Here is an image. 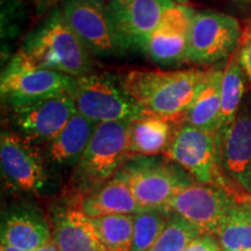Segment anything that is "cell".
<instances>
[{"label":"cell","mask_w":251,"mask_h":251,"mask_svg":"<svg viewBox=\"0 0 251 251\" xmlns=\"http://www.w3.org/2000/svg\"><path fill=\"white\" fill-rule=\"evenodd\" d=\"M106 1H107V2H108V1H112V0H106Z\"/></svg>","instance_id":"obj_33"},{"label":"cell","mask_w":251,"mask_h":251,"mask_svg":"<svg viewBox=\"0 0 251 251\" xmlns=\"http://www.w3.org/2000/svg\"><path fill=\"white\" fill-rule=\"evenodd\" d=\"M51 240L48 222L36 209L20 207L6 214L1 227V244L23 251H35Z\"/></svg>","instance_id":"obj_17"},{"label":"cell","mask_w":251,"mask_h":251,"mask_svg":"<svg viewBox=\"0 0 251 251\" xmlns=\"http://www.w3.org/2000/svg\"><path fill=\"white\" fill-rule=\"evenodd\" d=\"M0 164L8 187L21 192H39L46 186L43 162L30 142L19 134L2 130L0 136Z\"/></svg>","instance_id":"obj_14"},{"label":"cell","mask_w":251,"mask_h":251,"mask_svg":"<svg viewBox=\"0 0 251 251\" xmlns=\"http://www.w3.org/2000/svg\"><path fill=\"white\" fill-rule=\"evenodd\" d=\"M19 52L36 67L75 78L90 75L93 68L91 51L67 24L59 7L26 37Z\"/></svg>","instance_id":"obj_2"},{"label":"cell","mask_w":251,"mask_h":251,"mask_svg":"<svg viewBox=\"0 0 251 251\" xmlns=\"http://www.w3.org/2000/svg\"><path fill=\"white\" fill-rule=\"evenodd\" d=\"M35 251H59L58 247L56 246V243L54 242V241H50V242H48L47 244H45L43 247L39 248V249L35 250Z\"/></svg>","instance_id":"obj_29"},{"label":"cell","mask_w":251,"mask_h":251,"mask_svg":"<svg viewBox=\"0 0 251 251\" xmlns=\"http://www.w3.org/2000/svg\"><path fill=\"white\" fill-rule=\"evenodd\" d=\"M131 120L101 122L96 126L72 175V183L81 196L111 179L126 164L129 157L128 139Z\"/></svg>","instance_id":"obj_3"},{"label":"cell","mask_w":251,"mask_h":251,"mask_svg":"<svg viewBox=\"0 0 251 251\" xmlns=\"http://www.w3.org/2000/svg\"><path fill=\"white\" fill-rule=\"evenodd\" d=\"M183 251H222L214 235L202 234L185 248Z\"/></svg>","instance_id":"obj_28"},{"label":"cell","mask_w":251,"mask_h":251,"mask_svg":"<svg viewBox=\"0 0 251 251\" xmlns=\"http://www.w3.org/2000/svg\"><path fill=\"white\" fill-rule=\"evenodd\" d=\"M172 1L179 5H190V0H172Z\"/></svg>","instance_id":"obj_32"},{"label":"cell","mask_w":251,"mask_h":251,"mask_svg":"<svg viewBox=\"0 0 251 251\" xmlns=\"http://www.w3.org/2000/svg\"><path fill=\"white\" fill-rule=\"evenodd\" d=\"M67 24L93 54L108 57L122 52L106 14L103 0H59Z\"/></svg>","instance_id":"obj_12"},{"label":"cell","mask_w":251,"mask_h":251,"mask_svg":"<svg viewBox=\"0 0 251 251\" xmlns=\"http://www.w3.org/2000/svg\"><path fill=\"white\" fill-rule=\"evenodd\" d=\"M0 251H23V250L17 249V248H13V247L6 246V244H1V247H0Z\"/></svg>","instance_id":"obj_31"},{"label":"cell","mask_w":251,"mask_h":251,"mask_svg":"<svg viewBox=\"0 0 251 251\" xmlns=\"http://www.w3.org/2000/svg\"><path fill=\"white\" fill-rule=\"evenodd\" d=\"M238 201L224 187L193 181L176 196L166 211L187 220L201 234L216 235L229 209Z\"/></svg>","instance_id":"obj_11"},{"label":"cell","mask_w":251,"mask_h":251,"mask_svg":"<svg viewBox=\"0 0 251 251\" xmlns=\"http://www.w3.org/2000/svg\"><path fill=\"white\" fill-rule=\"evenodd\" d=\"M222 74L224 69L215 68L208 70L205 83L185 113V124L202 129L219 131Z\"/></svg>","instance_id":"obj_21"},{"label":"cell","mask_w":251,"mask_h":251,"mask_svg":"<svg viewBox=\"0 0 251 251\" xmlns=\"http://www.w3.org/2000/svg\"><path fill=\"white\" fill-rule=\"evenodd\" d=\"M172 0H112L106 4L109 25L121 51L143 50L153 30L161 24Z\"/></svg>","instance_id":"obj_9"},{"label":"cell","mask_w":251,"mask_h":251,"mask_svg":"<svg viewBox=\"0 0 251 251\" xmlns=\"http://www.w3.org/2000/svg\"><path fill=\"white\" fill-rule=\"evenodd\" d=\"M242 40L233 15L215 11L196 12L191 25L186 62L208 64L230 57Z\"/></svg>","instance_id":"obj_8"},{"label":"cell","mask_w":251,"mask_h":251,"mask_svg":"<svg viewBox=\"0 0 251 251\" xmlns=\"http://www.w3.org/2000/svg\"><path fill=\"white\" fill-rule=\"evenodd\" d=\"M171 213L165 208L141 209L134 214V233L130 251H150L164 230Z\"/></svg>","instance_id":"obj_25"},{"label":"cell","mask_w":251,"mask_h":251,"mask_svg":"<svg viewBox=\"0 0 251 251\" xmlns=\"http://www.w3.org/2000/svg\"><path fill=\"white\" fill-rule=\"evenodd\" d=\"M208 70L179 71L134 70L121 81L129 96L144 112L176 120H183L185 113L205 83Z\"/></svg>","instance_id":"obj_1"},{"label":"cell","mask_w":251,"mask_h":251,"mask_svg":"<svg viewBox=\"0 0 251 251\" xmlns=\"http://www.w3.org/2000/svg\"><path fill=\"white\" fill-rule=\"evenodd\" d=\"M196 11L190 5L175 4L147 41L143 51L153 62L172 65L186 62L191 25Z\"/></svg>","instance_id":"obj_15"},{"label":"cell","mask_w":251,"mask_h":251,"mask_svg":"<svg viewBox=\"0 0 251 251\" xmlns=\"http://www.w3.org/2000/svg\"><path fill=\"white\" fill-rule=\"evenodd\" d=\"M28 1H33L35 2L37 6L40 7H47V6H51L54 5L55 2H59V0H28Z\"/></svg>","instance_id":"obj_30"},{"label":"cell","mask_w":251,"mask_h":251,"mask_svg":"<svg viewBox=\"0 0 251 251\" xmlns=\"http://www.w3.org/2000/svg\"><path fill=\"white\" fill-rule=\"evenodd\" d=\"M237 57L246 78L251 84V29L242 39V45L237 52Z\"/></svg>","instance_id":"obj_27"},{"label":"cell","mask_w":251,"mask_h":251,"mask_svg":"<svg viewBox=\"0 0 251 251\" xmlns=\"http://www.w3.org/2000/svg\"><path fill=\"white\" fill-rule=\"evenodd\" d=\"M200 235H202L201 231L196 226L171 213L164 230L150 251H183Z\"/></svg>","instance_id":"obj_26"},{"label":"cell","mask_w":251,"mask_h":251,"mask_svg":"<svg viewBox=\"0 0 251 251\" xmlns=\"http://www.w3.org/2000/svg\"><path fill=\"white\" fill-rule=\"evenodd\" d=\"M164 155L169 161L183 168L198 183L224 187L236 198L222 174L219 131L202 129L183 122L176 130Z\"/></svg>","instance_id":"obj_5"},{"label":"cell","mask_w":251,"mask_h":251,"mask_svg":"<svg viewBox=\"0 0 251 251\" xmlns=\"http://www.w3.org/2000/svg\"><path fill=\"white\" fill-rule=\"evenodd\" d=\"M97 124L76 111L64 128L47 147V155L58 165H77L96 129Z\"/></svg>","instance_id":"obj_20"},{"label":"cell","mask_w":251,"mask_h":251,"mask_svg":"<svg viewBox=\"0 0 251 251\" xmlns=\"http://www.w3.org/2000/svg\"><path fill=\"white\" fill-rule=\"evenodd\" d=\"M52 241L59 251H103L91 219L76 205L57 213Z\"/></svg>","instance_id":"obj_19"},{"label":"cell","mask_w":251,"mask_h":251,"mask_svg":"<svg viewBox=\"0 0 251 251\" xmlns=\"http://www.w3.org/2000/svg\"><path fill=\"white\" fill-rule=\"evenodd\" d=\"M76 206L90 219L113 214H136L141 211L128 184L119 175L80 196Z\"/></svg>","instance_id":"obj_18"},{"label":"cell","mask_w":251,"mask_h":251,"mask_svg":"<svg viewBox=\"0 0 251 251\" xmlns=\"http://www.w3.org/2000/svg\"><path fill=\"white\" fill-rule=\"evenodd\" d=\"M222 251H251V201H236L216 233Z\"/></svg>","instance_id":"obj_23"},{"label":"cell","mask_w":251,"mask_h":251,"mask_svg":"<svg viewBox=\"0 0 251 251\" xmlns=\"http://www.w3.org/2000/svg\"><path fill=\"white\" fill-rule=\"evenodd\" d=\"M129 186L141 209L165 208L194 179L171 161L140 157L126 163L117 172Z\"/></svg>","instance_id":"obj_4"},{"label":"cell","mask_w":251,"mask_h":251,"mask_svg":"<svg viewBox=\"0 0 251 251\" xmlns=\"http://www.w3.org/2000/svg\"><path fill=\"white\" fill-rule=\"evenodd\" d=\"M76 111L74 99L68 93L13 108L11 119L18 134L28 142L49 143Z\"/></svg>","instance_id":"obj_13"},{"label":"cell","mask_w":251,"mask_h":251,"mask_svg":"<svg viewBox=\"0 0 251 251\" xmlns=\"http://www.w3.org/2000/svg\"><path fill=\"white\" fill-rule=\"evenodd\" d=\"M183 122L143 112L130 122L128 139L129 157H152L165 153L176 130Z\"/></svg>","instance_id":"obj_16"},{"label":"cell","mask_w":251,"mask_h":251,"mask_svg":"<svg viewBox=\"0 0 251 251\" xmlns=\"http://www.w3.org/2000/svg\"><path fill=\"white\" fill-rule=\"evenodd\" d=\"M76 78L34 65L17 52L1 74V99L12 109L62 94H71Z\"/></svg>","instance_id":"obj_6"},{"label":"cell","mask_w":251,"mask_h":251,"mask_svg":"<svg viewBox=\"0 0 251 251\" xmlns=\"http://www.w3.org/2000/svg\"><path fill=\"white\" fill-rule=\"evenodd\" d=\"M71 97L78 113L94 124L131 120L144 112L125 87L106 75L77 77Z\"/></svg>","instance_id":"obj_7"},{"label":"cell","mask_w":251,"mask_h":251,"mask_svg":"<svg viewBox=\"0 0 251 251\" xmlns=\"http://www.w3.org/2000/svg\"><path fill=\"white\" fill-rule=\"evenodd\" d=\"M103 251H130L134 214H113L91 219Z\"/></svg>","instance_id":"obj_24"},{"label":"cell","mask_w":251,"mask_h":251,"mask_svg":"<svg viewBox=\"0 0 251 251\" xmlns=\"http://www.w3.org/2000/svg\"><path fill=\"white\" fill-rule=\"evenodd\" d=\"M244 91H246V75L238 63L237 52H234L229 57L222 74L219 133H224L233 125L241 108Z\"/></svg>","instance_id":"obj_22"},{"label":"cell","mask_w":251,"mask_h":251,"mask_svg":"<svg viewBox=\"0 0 251 251\" xmlns=\"http://www.w3.org/2000/svg\"><path fill=\"white\" fill-rule=\"evenodd\" d=\"M219 134L222 174L240 201H251V105H243L233 125Z\"/></svg>","instance_id":"obj_10"}]
</instances>
